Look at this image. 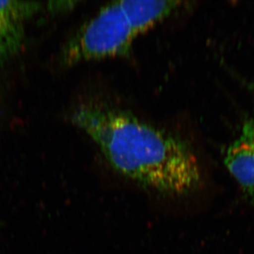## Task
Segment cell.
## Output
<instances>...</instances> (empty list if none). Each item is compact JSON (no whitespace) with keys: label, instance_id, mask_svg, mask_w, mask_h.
<instances>
[{"label":"cell","instance_id":"3","mask_svg":"<svg viewBox=\"0 0 254 254\" xmlns=\"http://www.w3.org/2000/svg\"><path fill=\"white\" fill-rule=\"evenodd\" d=\"M43 8L38 1H0V64L23 48L26 23Z\"/></svg>","mask_w":254,"mask_h":254},{"label":"cell","instance_id":"2","mask_svg":"<svg viewBox=\"0 0 254 254\" xmlns=\"http://www.w3.org/2000/svg\"><path fill=\"white\" fill-rule=\"evenodd\" d=\"M180 1H117L103 6L60 52L63 66L129 55L136 38L180 9Z\"/></svg>","mask_w":254,"mask_h":254},{"label":"cell","instance_id":"4","mask_svg":"<svg viewBox=\"0 0 254 254\" xmlns=\"http://www.w3.org/2000/svg\"><path fill=\"white\" fill-rule=\"evenodd\" d=\"M225 165L254 205V121L244 123L240 136L229 145Z\"/></svg>","mask_w":254,"mask_h":254},{"label":"cell","instance_id":"1","mask_svg":"<svg viewBox=\"0 0 254 254\" xmlns=\"http://www.w3.org/2000/svg\"><path fill=\"white\" fill-rule=\"evenodd\" d=\"M70 120L117 173L145 190L180 198L199 186V164L186 141L131 112L90 99L74 108Z\"/></svg>","mask_w":254,"mask_h":254},{"label":"cell","instance_id":"5","mask_svg":"<svg viewBox=\"0 0 254 254\" xmlns=\"http://www.w3.org/2000/svg\"><path fill=\"white\" fill-rule=\"evenodd\" d=\"M75 1H50L47 4V9L53 14H60L71 11L78 4Z\"/></svg>","mask_w":254,"mask_h":254}]
</instances>
